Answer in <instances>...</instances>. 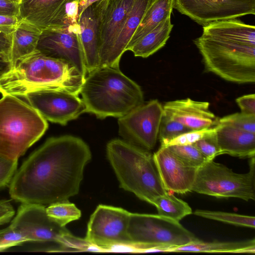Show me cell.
<instances>
[{"mask_svg": "<svg viewBox=\"0 0 255 255\" xmlns=\"http://www.w3.org/2000/svg\"><path fill=\"white\" fill-rule=\"evenodd\" d=\"M92 158L81 138L64 135L47 139L16 170L9 183L11 198L47 207L79 191L86 165Z\"/></svg>", "mask_w": 255, "mask_h": 255, "instance_id": "1", "label": "cell"}, {"mask_svg": "<svg viewBox=\"0 0 255 255\" xmlns=\"http://www.w3.org/2000/svg\"><path fill=\"white\" fill-rule=\"evenodd\" d=\"M106 151L121 188L150 204L167 192L149 150L114 139L107 143Z\"/></svg>", "mask_w": 255, "mask_h": 255, "instance_id": "4", "label": "cell"}, {"mask_svg": "<svg viewBox=\"0 0 255 255\" xmlns=\"http://www.w3.org/2000/svg\"><path fill=\"white\" fill-rule=\"evenodd\" d=\"M80 94L86 113L101 119L119 118L144 103L141 87L119 67L100 66L88 73Z\"/></svg>", "mask_w": 255, "mask_h": 255, "instance_id": "3", "label": "cell"}, {"mask_svg": "<svg viewBox=\"0 0 255 255\" xmlns=\"http://www.w3.org/2000/svg\"><path fill=\"white\" fill-rule=\"evenodd\" d=\"M153 156L160 179L167 191L178 194L192 192L197 168L185 164L165 146H161Z\"/></svg>", "mask_w": 255, "mask_h": 255, "instance_id": "15", "label": "cell"}, {"mask_svg": "<svg viewBox=\"0 0 255 255\" xmlns=\"http://www.w3.org/2000/svg\"><path fill=\"white\" fill-rule=\"evenodd\" d=\"M130 214L122 208L99 205L90 217L85 239L100 251L123 247L134 251L128 234Z\"/></svg>", "mask_w": 255, "mask_h": 255, "instance_id": "10", "label": "cell"}, {"mask_svg": "<svg viewBox=\"0 0 255 255\" xmlns=\"http://www.w3.org/2000/svg\"><path fill=\"white\" fill-rule=\"evenodd\" d=\"M20 4L8 0H0V14L20 17Z\"/></svg>", "mask_w": 255, "mask_h": 255, "instance_id": "40", "label": "cell"}, {"mask_svg": "<svg viewBox=\"0 0 255 255\" xmlns=\"http://www.w3.org/2000/svg\"><path fill=\"white\" fill-rule=\"evenodd\" d=\"M218 124L232 126L237 128L255 133V115L236 113L218 120Z\"/></svg>", "mask_w": 255, "mask_h": 255, "instance_id": "33", "label": "cell"}, {"mask_svg": "<svg viewBox=\"0 0 255 255\" xmlns=\"http://www.w3.org/2000/svg\"><path fill=\"white\" fill-rule=\"evenodd\" d=\"M29 104L46 120L65 126L86 113L78 95L57 89H45L27 93Z\"/></svg>", "mask_w": 255, "mask_h": 255, "instance_id": "13", "label": "cell"}, {"mask_svg": "<svg viewBox=\"0 0 255 255\" xmlns=\"http://www.w3.org/2000/svg\"><path fill=\"white\" fill-rule=\"evenodd\" d=\"M251 158L250 170L244 174L235 173L213 160L207 161L197 169L192 191L217 198L255 200V156Z\"/></svg>", "mask_w": 255, "mask_h": 255, "instance_id": "8", "label": "cell"}, {"mask_svg": "<svg viewBox=\"0 0 255 255\" xmlns=\"http://www.w3.org/2000/svg\"><path fill=\"white\" fill-rule=\"evenodd\" d=\"M135 0H106L100 21V66L105 65Z\"/></svg>", "mask_w": 255, "mask_h": 255, "instance_id": "16", "label": "cell"}, {"mask_svg": "<svg viewBox=\"0 0 255 255\" xmlns=\"http://www.w3.org/2000/svg\"><path fill=\"white\" fill-rule=\"evenodd\" d=\"M173 8L200 25L255 14V0H174Z\"/></svg>", "mask_w": 255, "mask_h": 255, "instance_id": "14", "label": "cell"}, {"mask_svg": "<svg viewBox=\"0 0 255 255\" xmlns=\"http://www.w3.org/2000/svg\"><path fill=\"white\" fill-rule=\"evenodd\" d=\"M10 1L14 2L15 3H18V4H21L22 0H8Z\"/></svg>", "mask_w": 255, "mask_h": 255, "instance_id": "45", "label": "cell"}, {"mask_svg": "<svg viewBox=\"0 0 255 255\" xmlns=\"http://www.w3.org/2000/svg\"><path fill=\"white\" fill-rule=\"evenodd\" d=\"M202 35L255 46V27L236 18L212 22L203 26Z\"/></svg>", "mask_w": 255, "mask_h": 255, "instance_id": "21", "label": "cell"}, {"mask_svg": "<svg viewBox=\"0 0 255 255\" xmlns=\"http://www.w3.org/2000/svg\"><path fill=\"white\" fill-rule=\"evenodd\" d=\"M155 0H135L103 66L119 67L121 58L147 9Z\"/></svg>", "mask_w": 255, "mask_h": 255, "instance_id": "20", "label": "cell"}, {"mask_svg": "<svg viewBox=\"0 0 255 255\" xmlns=\"http://www.w3.org/2000/svg\"><path fill=\"white\" fill-rule=\"evenodd\" d=\"M65 0H22L20 18L42 30L50 24Z\"/></svg>", "mask_w": 255, "mask_h": 255, "instance_id": "24", "label": "cell"}, {"mask_svg": "<svg viewBox=\"0 0 255 255\" xmlns=\"http://www.w3.org/2000/svg\"><path fill=\"white\" fill-rule=\"evenodd\" d=\"M46 211L50 219L63 227L81 216V211L68 200L51 204L46 207Z\"/></svg>", "mask_w": 255, "mask_h": 255, "instance_id": "28", "label": "cell"}, {"mask_svg": "<svg viewBox=\"0 0 255 255\" xmlns=\"http://www.w3.org/2000/svg\"><path fill=\"white\" fill-rule=\"evenodd\" d=\"M208 102L190 98L166 102L163 114L191 130L212 128L218 124V118L209 109Z\"/></svg>", "mask_w": 255, "mask_h": 255, "instance_id": "17", "label": "cell"}, {"mask_svg": "<svg viewBox=\"0 0 255 255\" xmlns=\"http://www.w3.org/2000/svg\"><path fill=\"white\" fill-rule=\"evenodd\" d=\"M10 46L9 36L0 32V54L6 57L8 59Z\"/></svg>", "mask_w": 255, "mask_h": 255, "instance_id": "42", "label": "cell"}, {"mask_svg": "<svg viewBox=\"0 0 255 255\" xmlns=\"http://www.w3.org/2000/svg\"><path fill=\"white\" fill-rule=\"evenodd\" d=\"M194 43L206 72L238 84L255 83V46L202 34Z\"/></svg>", "mask_w": 255, "mask_h": 255, "instance_id": "6", "label": "cell"}, {"mask_svg": "<svg viewBox=\"0 0 255 255\" xmlns=\"http://www.w3.org/2000/svg\"><path fill=\"white\" fill-rule=\"evenodd\" d=\"M21 21L19 17L0 14V32L9 35L16 29Z\"/></svg>", "mask_w": 255, "mask_h": 255, "instance_id": "38", "label": "cell"}, {"mask_svg": "<svg viewBox=\"0 0 255 255\" xmlns=\"http://www.w3.org/2000/svg\"><path fill=\"white\" fill-rule=\"evenodd\" d=\"M79 19L78 0H65L47 28L64 27L78 24Z\"/></svg>", "mask_w": 255, "mask_h": 255, "instance_id": "30", "label": "cell"}, {"mask_svg": "<svg viewBox=\"0 0 255 255\" xmlns=\"http://www.w3.org/2000/svg\"><path fill=\"white\" fill-rule=\"evenodd\" d=\"M100 0H78L79 16L80 17L81 14L86 8Z\"/></svg>", "mask_w": 255, "mask_h": 255, "instance_id": "44", "label": "cell"}, {"mask_svg": "<svg viewBox=\"0 0 255 255\" xmlns=\"http://www.w3.org/2000/svg\"><path fill=\"white\" fill-rule=\"evenodd\" d=\"M128 234L134 251L165 252L199 239L177 222L158 214L131 213Z\"/></svg>", "mask_w": 255, "mask_h": 255, "instance_id": "7", "label": "cell"}, {"mask_svg": "<svg viewBox=\"0 0 255 255\" xmlns=\"http://www.w3.org/2000/svg\"><path fill=\"white\" fill-rule=\"evenodd\" d=\"M26 242L21 233L10 225L0 230V251Z\"/></svg>", "mask_w": 255, "mask_h": 255, "instance_id": "36", "label": "cell"}, {"mask_svg": "<svg viewBox=\"0 0 255 255\" xmlns=\"http://www.w3.org/2000/svg\"><path fill=\"white\" fill-rule=\"evenodd\" d=\"M193 214L204 218L215 220L225 223L254 229V216L238 214L222 211L196 210Z\"/></svg>", "mask_w": 255, "mask_h": 255, "instance_id": "29", "label": "cell"}, {"mask_svg": "<svg viewBox=\"0 0 255 255\" xmlns=\"http://www.w3.org/2000/svg\"><path fill=\"white\" fill-rule=\"evenodd\" d=\"M170 17L160 22L129 49L134 56L147 58L165 45L173 26Z\"/></svg>", "mask_w": 255, "mask_h": 255, "instance_id": "25", "label": "cell"}, {"mask_svg": "<svg viewBox=\"0 0 255 255\" xmlns=\"http://www.w3.org/2000/svg\"><path fill=\"white\" fill-rule=\"evenodd\" d=\"M185 164L198 169L207 161L199 150L193 145L167 146Z\"/></svg>", "mask_w": 255, "mask_h": 255, "instance_id": "31", "label": "cell"}, {"mask_svg": "<svg viewBox=\"0 0 255 255\" xmlns=\"http://www.w3.org/2000/svg\"><path fill=\"white\" fill-rule=\"evenodd\" d=\"M10 225L26 242H53L66 250L86 251L92 247L85 239L75 237L50 219L42 205L22 203Z\"/></svg>", "mask_w": 255, "mask_h": 255, "instance_id": "9", "label": "cell"}, {"mask_svg": "<svg viewBox=\"0 0 255 255\" xmlns=\"http://www.w3.org/2000/svg\"><path fill=\"white\" fill-rule=\"evenodd\" d=\"M14 214V210L9 201L0 200V225L9 222Z\"/></svg>", "mask_w": 255, "mask_h": 255, "instance_id": "41", "label": "cell"}, {"mask_svg": "<svg viewBox=\"0 0 255 255\" xmlns=\"http://www.w3.org/2000/svg\"><path fill=\"white\" fill-rule=\"evenodd\" d=\"M106 0L94 3L81 14L78 23L87 74L100 66V21Z\"/></svg>", "mask_w": 255, "mask_h": 255, "instance_id": "18", "label": "cell"}, {"mask_svg": "<svg viewBox=\"0 0 255 255\" xmlns=\"http://www.w3.org/2000/svg\"><path fill=\"white\" fill-rule=\"evenodd\" d=\"M85 77L70 63L36 49L18 59L0 77V93L24 97L33 91L57 89L79 95Z\"/></svg>", "mask_w": 255, "mask_h": 255, "instance_id": "2", "label": "cell"}, {"mask_svg": "<svg viewBox=\"0 0 255 255\" xmlns=\"http://www.w3.org/2000/svg\"><path fill=\"white\" fill-rule=\"evenodd\" d=\"M163 114L157 100L143 103L118 118L119 135L130 144L150 150L156 145Z\"/></svg>", "mask_w": 255, "mask_h": 255, "instance_id": "11", "label": "cell"}, {"mask_svg": "<svg viewBox=\"0 0 255 255\" xmlns=\"http://www.w3.org/2000/svg\"><path fill=\"white\" fill-rule=\"evenodd\" d=\"M36 49L47 57L70 63L87 75L79 23L42 29Z\"/></svg>", "mask_w": 255, "mask_h": 255, "instance_id": "12", "label": "cell"}, {"mask_svg": "<svg viewBox=\"0 0 255 255\" xmlns=\"http://www.w3.org/2000/svg\"><path fill=\"white\" fill-rule=\"evenodd\" d=\"M216 129V126L200 129L191 130L184 133L170 140L165 146L193 144L198 140Z\"/></svg>", "mask_w": 255, "mask_h": 255, "instance_id": "35", "label": "cell"}, {"mask_svg": "<svg viewBox=\"0 0 255 255\" xmlns=\"http://www.w3.org/2000/svg\"><path fill=\"white\" fill-rule=\"evenodd\" d=\"M236 102L241 112L255 115V94H250L242 96L236 99Z\"/></svg>", "mask_w": 255, "mask_h": 255, "instance_id": "39", "label": "cell"}, {"mask_svg": "<svg viewBox=\"0 0 255 255\" xmlns=\"http://www.w3.org/2000/svg\"><path fill=\"white\" fill-rule=\"evenodd\" d=\"M191 130L182 124L174 121L163 114L158 137L161 146H166L177 136Z\"/></svg>", "mask_w": 255, "mask_h": 255, "instance_id": "32", "label": "cell"}, {"mask_svg": "<svg viewBox=\"0 0 255 255\" xmlns=\"http://www.w3.org/2000/svg\"><path fill=\"white\" fill-rule=\"evenodd\" d=\"M151 205L156 208L158 215L177 222L192 213L187 202L168 191L156 198Z\"/></svg>", "mask_w": 255, "mask_h": 255, "instance_id": "27", "label": "cell"}, {"mask_svg": "<svg viewBox=\"0 0 255 255\" xmlns=\"http://www.w3.org/2000/svg\"><path fill=\"white\" fill-rule=\"evenodd\" d=\"M173 4L174 0H155L145 13L126 50H129L162 20L171 17Z\"/></svg>", "mask_w": 255, "mask_h": 255, "instance_id": "26", "label": "cell"}, {"mask_svg": "<svg viewBox=\"0 0 255 255\" xmlns=\"http://www.w3.org/2000/svg\"><path fill=\"white\" fill-rule=\"evenodd\" d=\"M10 61L5 56L0 54V77L8 72L11 68Z\"/></svg>", "mask_w": 255, "mask_h": 255, "instance_id": "43", "label": "cell"}, {"mask_svg": "<svg viewBox=\"0 0 255 255\" xmlns=\"http://www.w3.org/2000/svg\"><path fill=\"white\" fill-rule=\"evenodd\" d=\"M47 121L16 96L2 95L0 99V156L18 160L44 134Z\"/></svg>", "mask_w": 255, "mask_h": 255, "instance_id": "5", "label": "cell"}, {"mask_svg": "<svg viewBox=\"0 0 255 255\" xmlns=\"http://www.w3.org/2000/svg\"><path fill=\"white\" fill-rule=\"evenodd\" d=\"M42 30L21 19L16 29L9 36L10 46L9 59L13 65L21 58L36 49Z\"/></svg>", "mask_w": 255, "mask_h": 255, "instance_id": "22", "label": "cell"}, {"mask_svg": "<svg viewBox=\"0 0 255 255\" xmlns=\"http://www.w3.org/2000/svg\"><path fill=\"white\" fill-rule=\"evenodd\" d=\"M165 252L192 253H255L254 239L240 242L213 241L205 242L200 240L189 244L167 249Z\"/></svg>", "mask_w": 255, "mask_h": 255, "instance_id": "23", "label": "cell"}, {"mask_svg": "<svg viewBox=\"0 0 255 255\" xmlns=\"http://www.w3.org/2000/svg\"><path fill=\"white\" fill-rule=\"evenodd\" d=\"M208 160H213L222 154L216 129L193 144Z\"/></svg>", "mask_w": 255, "mask_h": 255, "instance_id": "34", "label": "cell"}, {"mask_svg": "<svg viewBox=\"0 0 255 255\" xmlns=\"http://www.w3.org/2000/svg\"><path fill=\"white\" fill-rule=\"evenodd\" d=\"M216 127L222 154L242 158L255 156V133L226 125L218 124Z\"/></svg>", "mask_w": 255, "mask_h": 255, "instance_id": "19", "label": "cell"}, {"mask_svg": "<svg viewBox=\"0 0 255 255\" xmlns=\"http://www.w3.org/2000/svg\"><path fill=\"white\" fill-rule=\"evenodd\" d=\"M1 55V54H0Z\"/></svg>", "mask_w": 255, "mask_h": 255, "instance_id": "46", "label": "cell"}, {"mask_svg": "<svg viewBox=\"0 0 255 255\" xmlns=\"http://www.w3.org/2000/svg\"><path fill=\"white\" fill-rule=\"evenodd\" d=\"M18 160H12L0 156V188L7 186L15 173Z\"/></svg>", "mask_w": 255, "mask_h": 255, "instance_id": "37", "label": "cell"}]
</instances>
